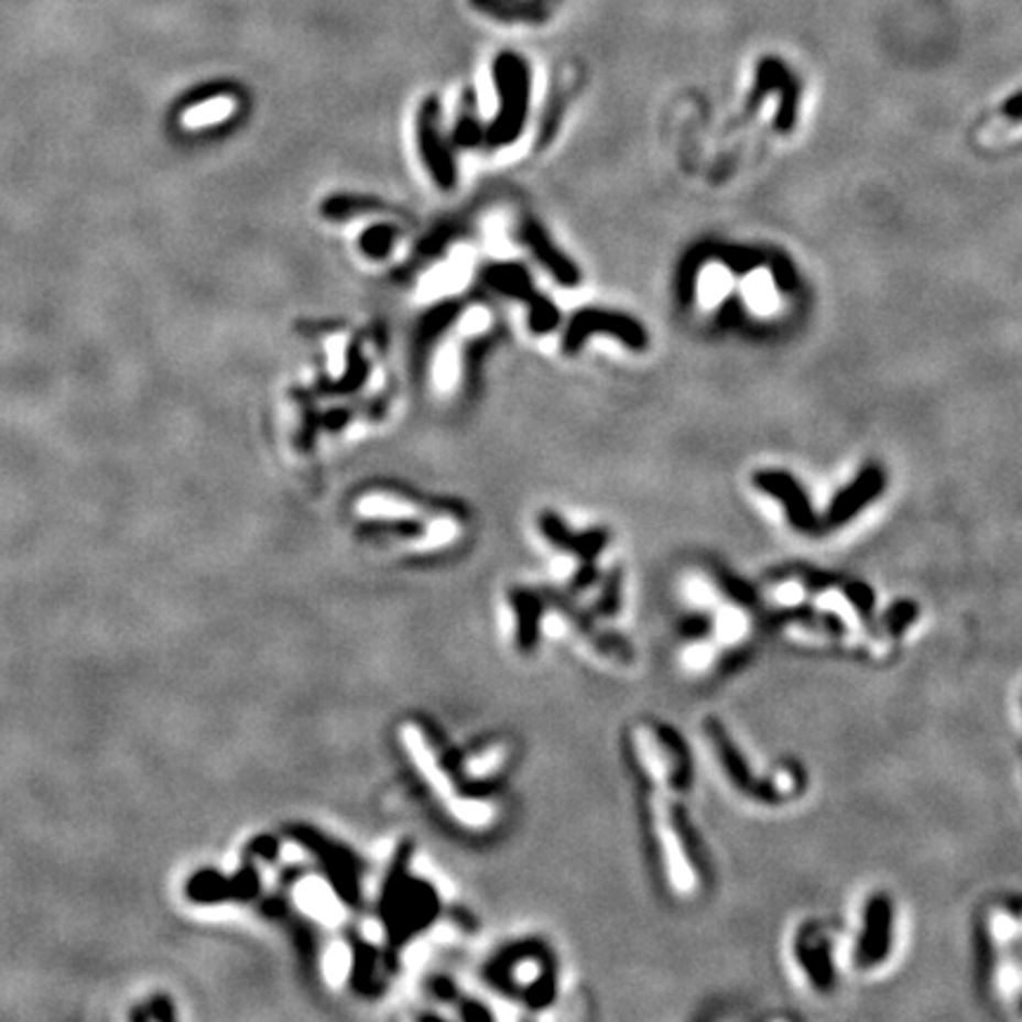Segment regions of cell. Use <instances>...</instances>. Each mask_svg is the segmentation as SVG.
<instances>
[{
  "mask_svg": "<svg viewBox=\"0 0 1022 1022\" xmlns=\"http://www.w3.org/2000/svg\"><path fill=\"white\" fill-rule=\"evenodd\" d=\"M766 90H779L781 93V107H779V117L774 126L781 133H789L795 126L797 119V100H801V86H797L795 76L789 72V67L776 57H764L758 64L755 72V86L750 90V98L746 105V119L753 115L755 105L764 98Z\"/></svg>",
  "mask_w": 1022,
  "mask_h": 1022,
  "instance_id": "6da1fadb",
  "label": "cell"
},
{
  "mask_svg": "<svg viewBox=\"0 0 1022 1022\" xmlns=\"http://www.w3.org/2000/svg\"><path fill=\"white\" fill-rule=\"evenodd\" d=\"M232 100L228 98H216V100H209V102H202L197 107H192L187 109L185 115H183V126L185 128H202V126H211V123H218L222 121L226 117H230V111H232Z\"/></svg>",
  "mask_w": 1022,
  "mask_h": 1022,
  "instance_id": "ba28073f",
  "label": "cell"
},
{
  "mask_svg": "<svg viewBox=\"0 0 1022 1022\" xmlns=\"http://www.w3.org/2000/svg\"><path fill=\"white\" fill-rule=\"evenodd\" d=\"M755 486H760L764 492L774 494V498L784 500L789 517L797 529H805V531L814 529V514L805 498V490L793 476H789L786 471H760L755 474Z\"/></svg>",
  "mask_w": 1022,
  "mask_h": 1022,
  "instance_id": "5b68a950",
  "label": "cell"
},
{
  "mask_svg": "<svg viewBox=\"0 0 1022 1022\" xmlns=\"http://www.w3.org/2000/svg\"><path fill=\"white\" fill-rule=\"evenodd\" d=\"M294 900L303 914L327 925V928H337L346 918V909L337 898V892L317 876H306L303 881L296 883Z\"/></svg>",
  "mask_w": 1022,
  "mask_h": 1022,
  "instance_id": "7a4b0ae2",
  "label": "cell"
},
{
  "mask_svg": "<svg viewBox=\"0 0 1022 1022\" xmlns=\"http://www.w3.org/2000/svg\"><path fill=\"white\" fill-rule=\"evenodd\" d=\"M323 976L329 987H341L346 978L350 976V966H354V956H350L348 945L344 942H331L329 949L325 952V961H323Z\"/></svg>",
  "mask_w": 1022,
  "mask_h": 1022,
  "instance_id": "52a82bcc",
  "label": "cell"
},
{
  "mask_svg": "<svg viewBox=\"0 0 1022 1022\" xmlns=\"http://www.w3.org/2000/svg\"><path fill=\"white\" fill-rule=\"evenodd\" d=\"M540 972H542V968H540V964L535 961V958H523V961H519L517 968H514V980L521 987L533 985L540 978Z\"/></svg>",
  "mask_w": 1022,
  "mask_h": 1022,
  "instance_id": "5bb4252c",
  "label": "cell"
},
{
  "mask_svg": "<svg viewBox=\"0 0 1022 1022\" xmlns=\"http://www.w3.org/2000/svg\"><path fill=\"white\" fill-rule=\"evenodd\" d=\"M401 733H403V743L407 748V753H410L414 766H417V770L422 772V776L428 781V786L434 789L441 797H445L447 803H450L457 793H453L450 779H447V774L443 772V766H441L438 758L434 755V750H431V746H428V741L424 737V731L417 725H403Z\"/></svg>",
  "mask_w": 1022,
  "mask_h": 1022,
  "instance_id": "8992f818",
  "label": "cell"
},
{
  "mask_svg": "<svg viewBox=\"0 0 1022 1022\" xmlns=\"http://www.w3.org/2000/svg\"><path fill=\"white\" fill-rule=\"evenodd\" d=\"M1001 115L1011 121H1022V90L1015 93L1013 98H1009L1001 107Z\"/></svg>",
  "mask_w": 1022,
  "mask_h": 1022,
  "instance_id": "9a60e30c",
  "label": "cell"
},
{
  "mask_svg": "<svg viewBox=\"0 0 1022 1022\" xmlns=\"http://www.w3.org/2000/svg\"><path fill=\"white\" fill-rule=\"evenodd\" d=\"M457 533H459L457 523H453L450 519H438L428 525L420 545L424 550H438V547L450 545V542L457 537Z\"/></svg>",
  "mask_w": 1022,
  "mask_h": 1022,
  "instance_id": "7c38bea8",
  "label": "cell"
},
{
  "mask_svg": "<svg viewBox=\"0 0 1022 1022\" xmlns=\"http://www.w3.org/2000/svg\"><path fill=\"white\" fill-rule=\"evenodd\" d=\"M358 514L362 517H374V519H410L414 517V509L412 504H407L405 500H395V498H383V494H379V498H365L360 504H358Z\"/></svg>",
  "mask_w": 1022,
  "mask_h": 1022,
  "instance_id": "9c48e42d",
  "label": "cell"
},
{
  "mask_svg": "<svg viewBox=\"0 0 1022 1022\" xmlns=\"http://www.w3.org/2000/svg\"><path fill=\"white\" fill-rule=\"evenodd\" d=\"M595 329H601V331H611L616 334V337L620 341H626L630 348L634 350H644L646 348V331L639 327L632 317H626V315H618V313H601V311H589V313H583L578 319H575V325H573V334H570V341L573 346L578 344L585 334L589 331H595Z\"/></svg>",
  "mask_w": 1022,
  "mask_h": 1022,
  "instance_id": "277c9868",
  "label": "cell"
},
{
  "mask_svg": "<svg viewBox=\"0 0 1022 1022\" xmlns=\"http://www.w3.org/2000/svg\"><path fill=\"white\" fill-rule=\"evenodd\" d=\"M504 758H507L504 746H492V748L483 750V753H478L476 758L467 760L465 772H467L469 779H488L490 774H494L500 770Z\"/></svg>",
  "mask_w": 1022,
  "mask_h": 1022,
  "instance_id": "8fae6325",
  "label": "cell"
},
{
  "mask_svg": "<svg viewBox=\"0 0 1022 1022\" xmlns=\"http://www.w3.org/2000/svg\"><path fill=\"white\" fill-rule=\"evenodd\" d=\"M725 259H727V265L733 270V273H748V270L758 268V263L762 261V256H758L753 251H746V249H737V251L727 253Z\"/></svg>",
  "mask_w": 1022,
  "mask_h": 1022,
  "instance_id": "4fadbf2b",
  "label": "cell"
},
{
  "mask_svg": "<svg viewBox=\"0 0 1022 1022\" xmlns=\"http://www.w3.org/2000/svg\"><path fill=\"white\" fill-rule=\"evenodd\" d=\"M883 483H885V478H883L881 467L869 465V467L861 469V474L857 476V481L852 486L845 488L836 498V502L830 504L826 523L828 525H838V523H845L848 519H852L861 507L869 504L871 500L878 498V494H881Z\"/></svg>",
  "mask_w": 1022,
  "mask_h": 1022,
  "instance_id": "3957f363",
  "label": "cell"
},
{
  "mask_svg": "<svg viewBox=\"0 0 1022 1022\" xmlns=\"http://www.w3.org/2000/svg\"><path fill=\"white\" fill-rule=\"evenodd\" d=\"M453 817L469 828H483L490 824L494 809L483 801H467V797H453L450 801Z\"/></svg>",
  "mask_w": 1022,
  "mask_h": 1022,
  "instance_id": "30bf717a",
  "label": "cell"
}]
</instances>
